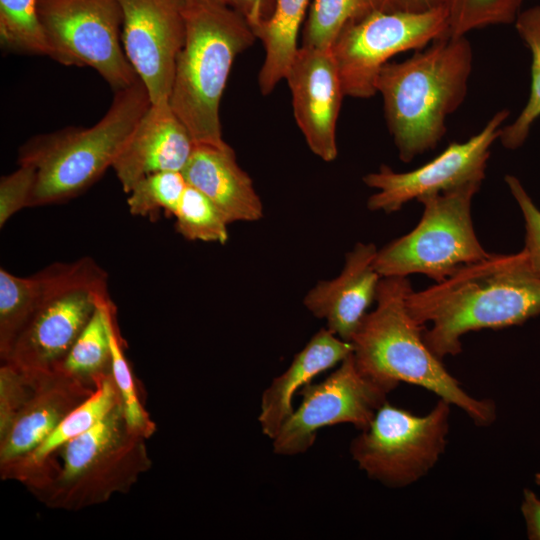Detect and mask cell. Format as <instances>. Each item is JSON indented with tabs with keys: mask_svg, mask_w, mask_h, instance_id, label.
<instances>
[{
	"mask_svg": "<svg viewBox=\"0 0 540 540\" xmlns=\"http://www.w3.org/2000/svg\"><path fill=\"white\" fill-rule=\"evenodd\" d=\"M412 318L439 357L462 351L461 337L470 331L521 325L540 316V276L523 250L490 254L462 266L440 282L406 297Z\"/></svg>",
	"mask_w": 540,
	"mask_h": 540,
	"instance_id": "6da1fadb",
	"label": "cell"
},
{
	"mask_svg": "<svg viewBox=\"0 0 540 540\" xmlns=\"http://www.w3.org/2000/svg\"><path fill=\"white\" fill-rule=\"evenodd\" d=\"M411 290L408 277H381L376 307L364 316L351 340L358 369L389 392L401 382L417 385L464 411L476 425H491L495 403L469 395L426 344V327L406 306Z\"/></svg>",
	"mask_w": 540,
	"mask_h": 540,
	"instance_id": "7a4b0ae2",
	"label": "cell"
},
{
	"mask_svg": "<svg viewBox=\"0 0 540 540\" xmlns=\"http://www.w3.org/2000/svg\"><path fill=\"white\" fill-rule=\"evenodd\" d=\"M472 63L466 36H444L405 61L381 68L376 89L402 161H412L441 141L447 116L464 101Z\"/></svg>",
	"mask_w": 540,
	"mask_h": 540,
	"instance_id": "3957f363",
	"label": "cell"
},
{
	"mask_svg": "<svg viewBox=\"0 0 540 540\" xmlns=\"http://www.w3.org/2000/svg\"><path fill=\"white\" fill-rule=\"evenodd\" d=\"M256 35L232 8L215 0L186 6V37L175 65L169 104L195 144L223 145L220 102L236 56Z\"/></svg>",
	"mask_w": 540,
	"mask_h": 540,
	"instance_id": "277c9868",
	"label": "cell"
},
{
	"mask_svg": "<svg viewBox=\"0 0 540 540\" xmlns=\"http://www.w3.org/2000/svg\"><path fill=\"white\" fill-rule=\"evenodd\" d=\"M150 105L148 91L138 79L115 91L108 111L95 125L66 127L25 142L19 149V164L36 171L29 207L67 201L94 184L113 166Z\"/></svg>",
	"mask_w": 540,
	"mask_h": 540,
	"instance_id": "5b68a950",
	"label": "cell"
},
{
	"mask_svg": "<svg viewBox=\"0 0 540 540\" xmlns=\"http://www.w3.org/2000/svg\"><path fill=\"white\" fill-rule=\"evenodd\" d=\"M116 405L87 431L62 446L61 466L27 483L46 506L78 511L129 490L151 466L145 441Z\"/></svg>",
	"mask_w": 540,
	"mask_h": 540,
	"instance_id": "8992f818",
	"label": "cell"
},
{
	"mask_svg": "<svg viewBox=\"0 0 540 540\" xmlns=\"http://www.w3.org/2000/svg\"><path fill=\"white\" fill-rule=\"evenodd\" d=\"M42 290L3 363L30 371L62 366L77 338L108 295V275L92 258L57 262L40 271Z\"/></svg>",
	"mask_w": 540,
	"mask_h": 540,
	"instance_id": "52a82bcc",
	"label": "cell"
},
{
	"mask_svg": "<svg viewBox=\"0 0 540 540\" xmlns=\"http://www.w3.org/2000/svg\"><path fill=\"white\" fill-rule=\"evenodd\" d=\"M480 186L470 183L418 199L423 212L416 227L377 252L374 267L380 276L424 274L436 283L488 257L471 216L472 199Z\"/></svg>",
	"mask_w": 540,
	"mask_h": 540,
	"instance_id": "ba28073f",
	"label": "cell"
},
{
	"mask_svg": "<svg viewBox=\"0 0 540 540\" xmlns=\"http://www.w3.org/2000/svg\"><path fill=\"white\" fill-rule=\"evenodd\" d=\"M451 404L439 399L425 415L383 403L369 426L350 444V453L368 477L403 488L424 477L445 451Z\"/></svg>",
	"mask_w": 540,
	"mask_h": 540,
	"instance_id": "9c48e42d",
	"label": "cell"
},
{
	"mask_svg": "<svg viewBox=\"0 0 540 540\" xmlns=\"http://www.w3.org/2000/svg\"><path fill=\"white\" fill-rule=\"evenodd\" d=\"M95 389L62 368L30 371L3 363L0 466L32 452Z\"/></svg>",
	"mask_w": 540,
	"mask_h": 540,
	"instance_id": "30bf717a",
	"label": "cell"
},
{
	"mask_svg": "<svg viewBox=\"0 0 540 540\" xmlns=\"http://www.w3.org/2000/svg\"><path fill=\"white\" fill-rule=\"evenodd\" d=\"M38 10L50 58L94 69L114 91L139 79L123 48L119 0H38Z\"/></svg>",
	"mask_w": 540,
	"mask_h": 540,
	"instance_id": "8fae6325",
	"label": "cell"
},
{
	"mask_svg": "<svg viewBox=\"0 0 540 540\" xmlns=\"http://www.w3.org/2000/svg\"><path fill=\"white\" fill-rule=\"evenodd\" d=\"M447 35V16L439 5L423 12L376 10L348 24L331 47L345 96L372 97L390 58Z\"/></svg>",
	"mask_w": 540,
	"mask_h": 540,
	"instance_id": "7c38bea8",
	"label": "cell"
},
{
	"mask_svg": "<svg viewBox=\"0 0 540 540\" xmlns=\"http://www.w3.org/2000/svg\"><path fill=\"white\" fill-rule=\"evenodd\" d=\"M301 392V404L272 439L277 455L306 452L324 427L352 424L360 431L366 429L390 393L358 369L353 353L325 380L309 383Z\"/></svg>",
	"mask_w": 540,
	"mask_h": 540,
	"instance_id": "4fadbf2b",
	"label": "cell"
},
{
	"mask_svg": "<svg viewBox=\"0 0 540 540\" xmlns=\"http://www.w3.org/2000/svg\"><path fill=\"white\" fill-rule=\"evenodd\" d=\"M508 110L495 113L480 132L465 142L450 143L438 156L408 172H395L381 165L377 172L363 177V182L376 189L368 201L372 211L393 213L407 202L441 193L485 178L492 144L499 139Z\"/></svg>",
	"mask_w": 540,
	"mask_h": 540,
	"instance_id": "5bb4252c",
	"label": "cell"
},
{
	"mask_svg": "<svg viewBox=\"0 0 540 540\" xmlns=\"http://www.w3.org/2000/svg\"><path fill=\"white\" fill-rule=\"evenodd\" d=\"M122 44L151 103L169 101L186 37V0H119Z\"/></svg>",
	"mask_w": 540,
	"mask_h": 540,
	"instance_id": "9a60e30c",
	"label": "cell"
},
{
	"mask_svg": "<svg viewBox=\"0 0 540 540\" xmlns=\"http://www.w3.org/2000/svg\"><path fill=\"white\" fill-rule=\"evenodd\" d=\"M285 79L308 147L323 161L335 160L336 125L345 94L331 49L299 46Z\"/></svg>",
	"mask_w": 540,
	"mask_h": 540,
	"instance_id": "2e32d148",
	"label": "cell"
},
{
	"mask_svg": "<svg viewBox=\"0 0 540 540\" xmlns=\"http://www.w3.org/2000/svg\"><path fill=\"white\" fill-rule=\"evenodd\" d=\"M195 143L169 101L151 103L128 137L112 168L125 193L143 177L183 171Z\"/></svg>",
	"mask_w": 540,
	"mask_h": 540,
	"instance_id": "e0dca14e",
	"label": "cell"
},
{
	"mask_svg": "<svg viewBox=\"0 0 540 540\" xmlns=\"http://www.w3.org/2000/svg\"><path fill=\"white\" fill-rule=\"evenodd\" d=\"M378 249L373 243H357L346 254L341 273L319 281L304 297L305 307L326 321L327 328L351 342L367 310L376 300L380 274L374 267Z\"/></svg>",
	"mask_w": 540,
	"mask_h": 540,
	"instance_id": "ac0fdd59",
	"label": "cell"
},
{
	"mask_svg": "<svg viewBox=\"0 0 540 540\" xmlns=\"http://www.w3.org/2000/svg\"><path fill=\"white\" fill-rule=\"evenodd\" d=\"M182 173L189 185L218 207L229 224L262 218L263 205L253 181L227 143L195 144Z\"/></svg>",
	"mask_w": 540,
	"mask_h": 540,
	"instance_id": "d6986e66",
	"label": "cell"
},
{
	"mask_svg": "<svg viewBox=\"0 0 540 540\" xmlns=\"http://www.w3.org/2000/svg\"><path fill=\"white\" fill-rule=\"evenodd\" d=\"M353 353V344L327 327L315 333L288 368L263 391L258 421L264 435L273 439L293 412L294 394L318 374L340 364Z\"/></svg>",
	"mask_w": 540,
	"mask_h": 540,
	"instance_id": "ffe728a7",
	"label": "cell"
},
{
	"mask_svg": "<svg viewBox=\"0 0 540 540\" xmlns=\"http://www.w3.org/2000/svg\"><path fill=\"white\" fill-rule=\"evenodd\" d=\"M119 403L121 399L112 373L98 379L91 396L65 417L38 447L0 466L2 479L27 483L35 478L48 467L52 456L62 446L94 426Z\"/></svg>",
	"mask_w": 540,
	"mask_h": 540,
	"instance_id": "44dd1931",
	"label": "cell"
},
{
	"mask_svg": "<svg viewBox=\"0 0 540 540\" xmlns=\"http://www.w3.org/2000/svg\"><path fill=\"white\" fill-rule=\"evenodd\" d=\"M309 0H276L274 9L257 32L265 49L258 84L263 95L270 94L285 79L299 48L297 38Z\"/></svg>",
	"mask_w": 540,
	"mask_h": 540,
	"instance_id": "7402d4cb",
	"label": "cell"
},
{
	"mask_svg": "<svg viewBox=\"0 0 540 540\" xmlns=\"http://www.w3.org/2000/svg\"><path fill=\"white\" fill-rule=\"evenodd\" d=\"M103 297L99 299L94 314L60 367L92 385H96L98 379L112 373L109 332L101 305Z\"/></svg>",
	"mask_w": 540,
	"mask_h": 540,
	"instance_id": "603a6c76",
	"label": "cell"
},
{
	"mask_svg": "<svg viewBox=\"0 0 540 540\" xmlns=\"http://www.w3.org/2000/svg\"><path fill=\"white\" fill-rule=\"evenodd\" d=\"M376 10H387L385 0H313L302 45L331 49L350 23Z\"/></svg>",
	"mask_w": 540,
	"mask_h": 540,
	"instance_id": "cb8c5ba5",
	"label": "cell"
},
{
	"mask_svg": "<svg viewBox=\"0 0 540 540\" xmlns=\"http://www.w3.org/2000/svg\"><path fill=\"white\" fill-rule=\"evenodd\" d=\"M101 305L109 332L112 376L119 391L127 424L132 432L148 439L155 432L156 426L143 408L137 394L134 378L124 354L123 340L117 327L115 305L109 295L101 299Z\"/></svg>",
	"mask_w": 540,
	"mask_h": 540,
	"instance_id": "d4e9b609",
	"label": "cell"
},
{
	"mask_svg": "<svg viewBox=\"0 0 540 540\" xmlns=\"http://www.w3.org/2000/svg\"><path fill=\"white\" fill-rule=\"evenodd\" d=\"M42 290L38 272L29 277L14 275L0 269V356L11 344L32 314Z\"/></svg>",
	"mask_w": 540,
	"mask_h": 540,
	"instance_id": "484cf974",
	"label": "cell"
},
{
	"mask_svg": "<svg viewBox=\"0 0 540 540\" xmlns=\"http://www.w3.org/2000/svg\"><path fill=\"white\" fill-rule=\"evenodd\" d=\"M516 29L531 51V87L528 102L517 119L501 128L499 139L507 149L520 147L540 116V6L518 14Z\"/></svg>",
	"mask_w": 540,
	"mask_h": 540,
	"instance_id": "4316f807",
	"label": "cell"
},
{
	"mask_svg": "<svg viewBox=\"0 0 540 540\" xmlns=\"http://www.w3.org/2000/svg\"><path fill=\"white\" fill-rule=\"evenodd\" d=\"M0 41L12 52L50 56L38 0H0Z\"/></svg>",
	"mask_w": 540,
	"mask_h": 540,
	"instance_id": "83f0119b",
	"label": "cell"
},
{
	"mask_svg": "<svg viewBox=\"0 0 540 540\" xmlns=\"http://www.w3.org/2000/svg\"><path fill=\"white\" fill-rule=\"evenodd\" d=\"M174 217L177 232L187 240L220 244L228 241L229 223L222 212L206 195L189 184Z\"/></svg>",
	"mask_w": 540,
	"mask_h": 540,
	"instance_id": "f1b7e54d",
	"label": "cell"
},
{
	"mask_svg": "<svg viewBox=\"0 0 540 540\" xmlns=\"http://www.w3.org/2000/svg\"><path fill=\"white\" fill-rule=\"evenodd\" d=\"M447 16L448 35L513 22L522 0H437Z\"/></svg>",
	"mask_w": 540,
	"mask_h": 540,
	"instance_id": "f546056e",
	"label": "cell"
},
{
	"mask_svg": "<svg viewBox=\"0 0 540 540\" xmlns=\"http://www.w3.org/2000/svg\"><path fill=\"white\" fill-rule=\"evenodd\" d=\"M188 183L181 171H161L140 179L130 190L132 215L151 216L161 210L174 216Z\"/></svg>",
	"mask_w": 540,
	"mask_h": 540,
	"instance_id": "4dcf8cb0",
	"label": "cell"
},
{
	"mask_svg": "<svg viewBox=\"0 0 540 540\" xmlns=\"http://www.w3.org/2000/svg\"><path fill=\"white\" fill-rule=\"evenodd\" d=\"M36 182L34 167L19 164V168L0 179V227L18 211L29 207Z\"/></svg>",
	"mask_w": 540,
	"mask_h": 540,
	"instance_id": "1f68e13d",
	"label": "cell"
},
{
	"mask_svg": "<svg viewBox=\"0 0 540 540\" xmlns=\"http://www.w3.org/2000/svg\"><path fill=\"white\" fill-rule=\"evenodd\" d=\"M525 223V245L522 249L532 270L540 276V209L534 204L521 182L512 175L505 177Z\"/></svg>",
	"mask_w": 540,
	"mask_h": 540,
	"instance_id": "d6a6232c",
	"label": "cell"
},
{
	"mask_svg": "<svg viewBox=\"0 0 540 540\" xmlns=\"http://www.w3.org/2000/svg\"><path fill=\"white\" fill-rule=\"evenodd\" d=\"M238 12L247 21L256 35L268 16L265 12L266 0H215Z\"/></svg>",
	"mask_w": 540,
	"mask_h": 540,
	"instance_id": "836d02e7",
	"label": "cell"
},
{
	"mask_svg": "<svg viewBox=\"0 0 540 540\" xmlns=\"http://www.w3.org/2000/svg\"><path fill=\"white\" fill-rule=\"evenodd\" d=\"M529 539L540 540V498L530 489H524L521 504Z\"/></svg>",
	"mask_w": 540,
	"mask_h": 540,
	"instance_id": "e575fe53",
	"label": "cell"
},
{
	"mask_svg": "<svg viewBox=\"0 0 540 540\" xmlns=\"http://www.w3.org/2000/svg\"><path fill=\"white\" fill-rule=\"evenodd\" d=\"M388 11L423 12L438 5L437 0H385Z\"/></svg>",
	"mask_w": 540,
	"mask_h": 540,
	"instance_id": "d590c367",
	"label": "cell"
},
{
	"mask_svg": "<svg viewBox=\"0 0 540 540\" xmlns=\"http://www.w3.org/2000/svg\"><path fill=\"white\" fill-rule=\"evenodd\" d=\"M535 482L540 486V472L535 474Z\"/></svg>",
	"mask_w": 540,
	"mask_h": 540,
	"instance_id": "8d00e7d4",
	"label": "cell"
},
{
	"mask_svg": "<svg viewBox=\"0 0 540 540\" xmlns=\"http://www.w3.org/2000/svg\"><path fill=\"white\" fill-rule=\"evenodd\" d=\"M193 1H196V0H186L187 3H190V2H193Z\"/></svg>",
	"mask_w": 540,
	"mask_h": 540,
	"instance_id": "74e56055",
	"label": "cell"
}]
</instances>
